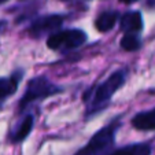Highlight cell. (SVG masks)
Returning <instances> with one entry per match:
<instances>
[{"instance_id":"9a60e30c","label":"cell","mask_w":155,"mask_h":155,"mask_svg":"<svg viewBox=\"0 0 155 155\" xmlns=\"http://www.w3.org/2000/svg\"><path fill=\"white\" fill-rule=\"evenodd\" d=\"M6 2H8V0H0V4H3V3H6Z\"/></svg>"},{"instance_id":"8fae6325","label":"cell","mask_w":155,"mask_h":155,"mask_svg":"<svg viewBox=\"0 0 155 155\" xmlns=\"http://www.w3.org/2000/svg\"><path fill=\"white\" fill-rule=\"evenodd\" d=\"M18 82H19L18 74H14L11 77H6V78H0V100L6 99L10 95L15 94L18 88Z\"/></svg>"},{"instance_id":"8992f818","label":"cell","mask_w":155,"mask_h":155,"mask_svg":"<svg viewBox=\"0 0 155 155\" xmlns=\"http://www.w3.org/2000/svg\"><path fill=\"white\" fill-rule=\"evenodd\" d=\"M121 30L124 33H139L143 29V17L140 11H129L121 17Z\"/></svg>"},{"instance_id":"ba28073f","label":"cell","mask_w":155,"mask_h":155,"mask_svg":"<svg viewBox=\"0 0 155 155\" xmlns=\"http://www.w3.org/2000/svg\"><path fill=\"white\" fill-rule=\"evenodd\" d=\"M33 124H35V118L33 115L28 114L24 117V120L21 121L19 124L17 125V128L12 130L11 133V140L14 143H19V141H24L28 136L30 135L32 132V128H33Z\"/></svg>"},{"instance_id":"7a4b0ae2","label":"cell","mask_w":155,"mask_h":155,"mask_svg":"<svg viewBox=\"0 0 155 155\" xmlns=\"http://www.w3.org/2000/svg\"><path fill=\"white\" fill-rule=\"evenodd\" d=\"M125 81H126V70L121 69V70L114 71L107 80L100 82L94 89V92L91 95V99H89V107L92 108L102 107L125 84Z\"/></svg>"},{"instance_id":"5b68a950","label":"cell","mask_w":155,"mask_h":155,"mask_svg":"<svg viewBox=\"0 0 155 155\" xmlns=\"http://www.w3.org/2000/svg\"><path fill=\"white\" fill-rule=\"evenodd\" d=\"M63 24V17L61 15H45L38 19L33 21L32 25L29 26V33L35 37H41V36L47 35V33H55Z\"/></svg>"},{"instance_id":"4fadbf2b","label":"cell","mask_w":155,"mask_h":155,"mask_svg":"<svg viewBox=\"0 0 155 155\" xmlns=\"http://www.w3.org/2000/svg\"><path fill=\"white\" fill-rule=\"evenodd\" d=\"M147 6L151 7V8H155V0H147Z\"/></svg>"},{"instance_id":"2e32d148","label":"cell","mask_w":155,"mask_h":155,"mask_svg":"<svg viewBox=\"0 0 155 155\" xmlns=\"http://www.w3.org/2000/svg\"><path fill=\"white\" fill-rule=\"evenodd\" d=\"M62 2H71V0H62Z\"/></svg>"},{"instance_id":"277c9868","label":"cell","mask_w":155,"mask_h":155,"mask_svg":"<svg viewBox=\"0 0 155 155\" xmlns=\"http://www.w3.org/2000/svg\"><path fill=\"white\" fill-rule=\"evenodd\" d=\"M87 38V35L82 30L69 29L50 35V37L47 38V45L51 50H73L81 47Z\"/></svg>"},{"instance_id":"3957f363","label":"cell","mask_w":155,"mask_h":155,"mask_svg":"<svg viewBox=\"0 0 155 155\" xmlns=\"http://www.w3.org/2000/svg\"><path fill=\"white\" fill-rule=\"evenodd\" d=\"M62 91V88L56 87L54 82H51L45 76H38L32 78L26 85V91L24 96L21 97L19 106L21 107H26L30 103H35L37 100L45 99L48 96L58 94Z\"/></svg>"},{"instance_id":"6da1fadb","label":"cell","mask_w":155,"mask_h":155,"mask_svg":"<svg viewBox=\"0 0 155 155\" xmlns=\"http://www.w3.org/2000/svg\"><path fill=\"white\" fill-rule=\"evenodd\" d=\"M117 129L118 124H110V125L99 129L89 139V141L74 155H108L114 146Z\"/></svg>"},{"instance_id":"30bf717a","label":"cell","mask_w":155,"mask_h":155,"mask_svg":"<svg viewBox=\"0 0 155 155\" xmlns=\"http://www.w3.org/2000/svg\"><path fill=\"white\" fill-rule=\"evenodd\" d=\"M108 155H151V146L147 143L130 144L111 151Z\"/></svg>"},{"instance_id":"7c38bea8","label":"cell","mask_w":155,"mask_h":155,"mask_svg":"<svg viewBox=\"0 0 155 155\" xmlns=\"http://www.w3.org/2000/svg\"><path fill=\"white\" fill-rule=\"evenodd\" d=\"M121 47L128 52L137 51L141 47V38L139 33H126L121 40Z\"/></svg>"},{"instance_id":"9c48e42d","label":"cell","mask_w":155,"mask_h":155,"mask_svg":"<svg viewBox=\"0 0 155 155\" xmlns=\"http://www.w3.org/2000/svg\"><path fill=\"white\" fill-rule=\"evenodd\" d=\"M118 12L117 11H111V10H108V11H103L99 17L96 18V22H95V26L99 32L102 33H106L108 30H111L114 28L115 22L118 19Z\"/></svg>"},{"instance_id":"52a82bcc","label":"cell","mask_w":155,"mask_h":155,"mask_svg":"<svg viewBox=\"0 0 155 155\" xmlns=\"http://www.w3.org/2000/svg\"><path fill=\"white\" fill-rule=\"evenodd\" d=\"M132 125L137 130H155V108L136 114L132 120Z\"/></svg>"},{"instance_id":"5bb4252c","label":"cell","mask_w":155,"mask_h":155,"mask_svg":"<svg viewBox=\"0 0 155 155\" xmlns=\"http://www.w3.org/2000/svg\"><path fill=\"white\" fill-rule=\"evenodd\" d=\"M121 3H125V4H132V3H136L137 0H120Z\"/></svg>"}]
</instances>
